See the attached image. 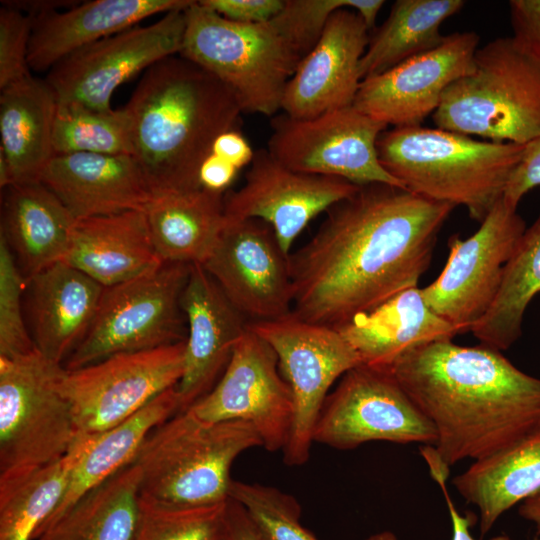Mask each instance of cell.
<instances>
[{"mask_svg":"<svg viewBox=\"0 0 540 540\" xmlns=\"http://www.w3.org/2000/svg\"><path fill=\"white\" fill-rule=\"evenodd\" d=\"M454 208L394 185L359 186L290 254L292 312L336 327L417 287Z\"/></svg>","mask_w":540,"mask_h":540,"instance_id":"obj_1","label":"cell"},{"mask_svg":"<svg viewBox=\"0 0 540 540\" xmlns=\"http://www.w3.org/2000/svg\"><path fill=\"white\" fill-rule=\"evenodd\" d=\"M388 368L433 424L434 447L421 449L431 474L492 455L540 429V379L501 351L438 340L415 347Z\"/></svg>","mask_w":540,"mask_h":540,"instance_id":"obj_2","label":"cell"},{"mask_svg":"<svg viewBox=\"0 0 540 540\" xmlns=\"http://www.w3.org/2000/svg\"><path fill=\"white\" fill-rule=\"evenodd\" d=\"M123 109L153 196L202 188L199 171L214 141L239 129L243 113L227 85L181 55L148 68Z\"/></svg>","mask_w":540,"mask_h":540,"instance_id":"obj_3","label":"cell"},{"mask_svg":"<svg viewBox=\"0 0 540 540\" xmlns=\"http://www.w3.org/2000/svg\"><path fill=\"white\" fill-rule=\"evenodd\" d=\"M525 148L422 125L393 127L377 141L381 165L404 189L463 206L478 222L503 197Z\"/></svg>","mask_w":540,"mask_h":540,"instance_id":"obj_4","label":"cell"},{"mask_svg":"<svg viewBox=\"0 0 540 540\" xmlns=\"http://www.w3.org/2000/svg\"><path fill=\"white\" fill-rule=\"evenodd\" d=\"M255 447L261 440L248 423L206 422L179 412L148 435L133 461L141 496L177 507L226 502L234 460Z\"/></svg>","mask_w":540,"mask_h":540,"instance_id":"obj_5","label":"cell"},{"mask_svg":"<svg viewBox=\"0 0 540 540\" xmlns=\"http://www.w3.org/2000/svg\"><path fill=\"white\" fill-rule=\"evenodd\" d=\"M437 128L526 145L540 135V63L512 36L479 46L432 115Z\"/></svg>","mask_w":540,"mask_h":540,"instance_id":"obj_6","label":"cell"},{"mask_svg":"<svg viewBox=\"0 0 540 540\" xmlns=\"http://www.w3.org/2000/svg\"><path fill=\"white\" fill-rule=\"evenodd\" d=\"M179 55L211 72L235 94L243 113L276 116L302 59L272 23L243 24L194 1L185 10Z\"/></svg>","mask_w":540,"mask_h":540,"instance_id":"obj_7","label":"cell"},{"mask_svg":"<svg viewBox=\"0 0 540 540\" xmlns=\"http://www.w3.org/2000/svg\"><path fill=\"white\" fill-rule=\"evenodd\" d=\"M64 371L37 349L0 357V478L62 458L81 437L62 392Z\"/></svg>","mask_w":540,"mask_h":540,"instance_id":"obj_8","label":"cell"},{"mask_svg":"<svg viewBox=\"0 0 540 540\" xmlns=\"http://www.w3.org/2000/svg\"><path fill=\"white\" fill-rule=\"evenodd\" d=\"M191 266L163 263L151 272L105 287L88 332L64 367L74 370L114 354L185 341L181 296Z\"/></svg>","mask_w":540,"mask_h":540,"instance_id":"obj_9","label":"cell"},{"mask_svg":"<svg viewBox=\"0 0 540 540\" xmlns=\"http://www.w3.org/2000/svg\"><path fill=\"white\" fill-rule=\"evenodd\" d=\"M249 326L274 350L290 388L293 419L283 461L301 466L310 457L315 424L331 386L360 365V358L335 327L304 320L293 312Z\"/></svg>","mask_w":540,"mask_h":540,"instance_id":"obj_10","label":"cell"},{"mask_svg":"<svg viewBox=\"0 0 540 540\" xmlns=\"http://www.w3.org/2000/svg\"><path fill=\"white\" fill-rule=\"evenodd\" d=\"M185 341L114 354L74 370L65 368L61 388L79 435L108 431L176 387L184 372Z\"/></svg>","mask_w":540,"mask_h":540,"instance_id":"obj_11","label":"cell"},{"mask_svg":"<svg viewBox=\"0 0 540 540\" xmlns=\"http://www.w3.org/2000/svg\"><path fill=\"white\" fill-rule=\"evenodd\" d=\"M436 430L388 367L360 364L328 394L314 443L351 450L371 441L435 445Z\"/></svg>","mask_w":540,"mask_h":540,"instance_id":"obj_12","label":"cell"},{"mask_svg":"<svg viewBox=\"0 0 540 540\" xmlns=\"http://www.w3.org/2000/svg\"><path fill=\"white\" fill-rule=\"evenodd\" d=\"M525 229L517 208L502 197L474 234L465 239L451 236L442 272L421 288L430 309L459 334L471 331L494 303L505 266Z\"/></svg>","mask_w":540,"mask_h":540,"instance_id":"obj_13","label":"cell"},{"mask_svg":"<svg viewBox=\"0 0 540 540\" xmlns=\"http://www.w3.org/2000/svg\"><path fill=\"white\" fill-rule=\"evenodd\" d=\"M387 127L353 105L309 119L276 115L267 150L296 171L337 177L358 186L383 183L403 188L378 157L377 141Z\"/></svg>","mask_w":540,"mask_h":540,"instance_id":"obj_14","label":"cell"},{"mask_svg":"<svg viewBox=\"0 0 540 540\" xmlns=\"http://www.w3.org/2000/svg\"><path fill=\"white\" fill-rule=\"evenodd\" d=\"M185 10L170 11L157 22L110 35L62 59L45 79L57 102L112 110V95L121 84L158 61L180 54Z\"/></svg>","mask_w":540,"mask_h":540,"instance_id":"obj_15","label":"cell"},{"mask_svg":"<svg viewBox=\"0 0 540 540\" xmlns=\"http://www.w3.org/2000/svg\"><path fill=\"white\" fill-rule=\"evenodd\" d=\"M187 410L206 422L248 423L270 452L284 450L293 419L292 395L278 358L250 326L217 383Z\"/></svg>","mask_w":540,"mask_h":540,"instance_id":"obj_16","label":"cell"},{"mask_svg":"<svg viewBox=\"0 0 540 540\" xmlns=\"http://www.w3.org/2000/svg\"><path fill=\"white\" fill-rule=\"evenodd\" d=\"M201 266L249 322L273 320L292 312L290 255L267 223L225 219Z\"/></svg>","mask_w":540,"mask_h":540,"instance_id":"obj_17","label":"cell"},{"mask_svg":"<svg viewBox=\"0 0 540 540\" xmlns=\"http://www.w3.org/2000/svg\"><path fill=\"white\" fill-rule=\"evenodd\" d=\"M358 185L341 178L293 170L266 149L255 151L244 184L225 196V219L267 223L283 249L291 248L308 223L353 195Z\"/></svg>","mask_w":540,"mask_h":540,"instance_id":"obj_18","label":"cell"},{"mask_svg":"<svg viewBox=\"0 0 540 540\" xmlns=\"http://www.w3.org/2000/svg\"><path fill=\"white\" fill-rule=\"evenodd\" d=\"M479 42L473 31L445 35L436 48L363 79L353 106L387 126H421L446 89L472 70Z\"/></svg>","mask_w":540,"mask_h":540,"instance_id":"obj_19","label":"cell"},{"mask_svg":"<svg viewBox=\"0 0 540 540\" xmlns=\"http://www.w3.org/2000/svg\"><path fill=\"white\" fill-rule=\"evenodd\" d=\"M369 31L356 11H336L287 83L281 107L284 114L309 119L352 106L362 81L360 62L370 40Z\"/></svg>","mask_w":540,"mask_h":540,"instance_id":"obj_20","label":"cell"},{"mask_svg":"<svg viewBox=\"0 0 540 540\" xmlns=\"http://www.w3.org/2000/svg\"><path fill=\"white\" fill-rule=\"evenodd\" d=\"M181 308L188 324L184 372L176 387L182 412L214 387L250 322L200 264L191 266Z\"/></svg>","mask_w":540,"mask_h":540,"instance_id":"obj_21","label":"cell"},{"mask_svg":"<svg viewBox=\"0 0 540 540\" xmlns=\"http://www.w3.org/2000/svg\"><path fill=\"white\" fill-rule=\"evenodd\" d=\"M40 183L62 202L75 220L144 211L153 198L132 155H53Z\"/></svg>","mask_w":540,"mask_h":540,"instance_id":"obj_22","label":"cell"},{"mask_svg":"<svg viewBox=\"0 0 540 540\" xmlns=\"http://www.w3.org/2000/svg\"><path fill=\"white\" fill-rule=\"evenodd\" d=\"M191 0H96L67 11L50 10L33 17L28 52L30 69L50 70L72 53L128 28L154 14L188 8Z\"/></svg>","mask_w":540,"mask_h":540,"instance_id":"obj_23","label":"cell"},{"mask_svg":"<svg viewBox=\"0 0 540 540\" xmlns=\"http://www.w3.org/2000/svg\"><path fill=\"white\" fill-rule=\"evenodd\" d=\"M36 349L62 364L88 332L104 288L66 262H59L27 280Z\"/></svg>","mask_w":540,"mask_h":540,"instance_id":"obj_24","label":"cell"},{"mask_svg":"<svg viewBox=\"0 0 540 540\" xmlns=\"http://www.w3.org/2000/svg\"><path fill=\"white\" fill-rule=\"evenodd\" d=\"M66 263L110 287L159 268L144 211L76 220Z\"/></svg>","mask_w":540,"mask_h":540,"instance_id":"obj_25","label":"cell"},{"mask_svg":"<svg viewBox=\"0 0 540 540\" xmlns=\"http://www.w3.org/2000/svg\"><path fill=\"white\" fill-rule=\"evenodd\" d=\"M358 354L361 364L388 367L405 352L458 330L433 312L421 288L411 287L335 327Z\"/></svg>","mask_w":540,"mask_h":540,"instance_id":"obj_26","label":"cell"},{"mask_svg":"<svg viewBox=\"0 0 540 540\" xmlns=\"http://www.w3.org/2000/svg\"><path fill=\"white\" fill-rule=\"evenodd\" d=\"M1 237L26 280L68 255L75 218L42 183L4 189Z\"/></svg>","mask_w":540,"mask_h":540,"instance_id":"obj_27","label":"cell"},{"mask_svg":"<svg viewBox=\"0 0 540 540\" xmlns=\"http://www.w3.org/2000/svg\"><path fill=\"white\" fill-rule=\"evenodd\" d=\"M56 96L44 79L32 75L0 90V152L12 184L40 182L53 157Z\"/></svg>","mask_w":540,"mask_h":540,"instance_id":"obj_28","label":"cell"},{"mask_svg":"<svg viewBox=\"0 0 540 540\" xmlns=\"http://www.w3.org/2000/svg\"><path fill=\"white\" fill-rule=\"evenodd\" d=\"M144 213L164 263L202 265L224 225L225 194L200 188L157 195Z\"/></svg>","mask_w":540,"mask_h":540,"instance_id":"obj_29","label":"cell"},{"mask_svg":"<svg viewBox=\"0 0 540 540\" xmlns=\"http://www.w3.org/2000/svg\"><path fill=\"white\" fill-rule=\"evenodd\" d=\"M452 483L479 510L480 532L485 535L503 513L540 491V429L475 460Z\"/></svg>","mask_w":540,"mask_h":540,"instance_id":"obj_30","label":"cell"},{"mask_svg":"<svg viewBox=\"0 0 540 540\" xmlns=\"http://www.w3.org/2000/svg\"><path fill=\"white\" fill-rule=\"evenodd\" d=\"M176 387L166 390L114 428L89 436L60 505L35 538L85 493L132 464L148 435L181 412Z\"/></svg>","mask_w":540,"mask_h":540,"instance_id":"obj_31","label":"cell"},{"mask_svg":"<svg viewBox=\"0 0 540 540\" xmlns=\"http://www.w3.org/2000/svg\"><path fill=\"white\" fill-rule=\"evenodd\" d=\"M140 470L130 464L79 498L34 540H132L140 511Z\"/></svg>","mask_w":540,"mask_h":540,"instance_id":"obj_32","label":"cell"},{"mask_svg":"<svg viewBox=\"0 0 540 540\" xmlns=\"http://www.w3.org/2000/svg\"><path fill=\"white\" fill-rule=\"evenodd\" d=\"M463 0H397L376 29L360 62L362 80L439 46L442 24L458 13Z\"/></svg>","mask_w":540,"mask_h":540,"instance_id":"obj_33","label":"cell"},{"mask_svg":"<svg viewBox=\"0 0 540 540\" xmlns=\"http://www.w3.org/2000/svg\"><path fill=\"white\" fill-rule=\"evenodd\" d=\"M89 436L62 458L0 478V540H33L60 505Z\"/></svg>","mask_w":540,"mask_h":540,"instance_id":"obj_34","label":"cell"},{"mask_svg":"<svg viewBox=\"0 0 540 540\" xmlns=\"http://www.w3.org/2000/svg\"><path fill=\"white\" fill-rule=\"evenodd\" d=\"M540 293V215L526 228L505 266L497 297L472 327L481 344L507 350L520 337L524 313Z\"/></svg>","mask_w":540,"mask_h":540,"instance_id":"obj_35","label":"cell"},{"mask_svg":"<svg viewBox=\"0 0 540 540\" xmlns=\"http://www.w3.org/2000/svg\"><path fill=\"white\" fill-rule=\"evenodd\" d=\"M52 147L54 155L93 153L132 155L125 110L98 111L77 103L57 102Z\"/></svg>","mask_w":540,"mask_h":540,"instance_id":"obj_36","label":"cell"},{"mask_svg":"<svg viewBox=\"0 0 540 540\" xmlns=\"http://www.w3.org/2000/svg\"><path fill=\"white\" fill-rule=\"evenodd\" d=\"M228 500L209 506L177 507L141 496L132 540H230Z\"/></svg>","mask_w":540,"mask_h":540,"instance_id":"obj_37","label":"cell"},{"mask_svg":"<svg viewBox=\"0 0 540 540\" xmlns=\"http://www.w3.org/2000/svg\"><path fill=\"white\" fill-rule=\"evenodd\" d=\"M384 3L383 0H284L281 11L270 22L303 58L317 44L336 11L344 8L356 11L371 30Z\"/></svg>","mask_w":540,"mask_h":540,"instance_id":"obj_38","label":"cell"},{"mask_svg":"<svg viewBox=\"0 0 540 540\" xmlns=\"http://www.w3.org/2000/svg\"><path fill=\"white\" fill-rule=\"evenodd\" d=\"M229 498L245 509L263 540H319L301 524L298 501L275 487L232 480Z\"/></svg>","mask_w":540,"mask_h":540,"instance_id":"obj_39","label":"cell"},{"mask_svg":"<svg viewBox=\"0 0 540 540\" xmlns=\"http://www.w3.org/2000/svg\"><path fill=\"white\" fill-rule=\"evenodd\" d=\"M27 280L6 241L0 238V357L14 358L36 350L22 312Z\"/></svg>","mask_w":540,"mask_h":540,"instance_id":"obj_40","label":"cell"},{"mask_svg":"<svg viewBox=\"0 0 540 540\" xmlns=\"http://www.w3.org/2000/svg\"><path fill=\"white\" fill-rule=\"evenodd\" d=\"M33 17L3 4L0 9V90L30 74L28 52Z\"/></svg>","mask_w":540,"mask_h":540,"instance_id":"obj_41","label":"cell"},{"mask_svg":"<svg viewBox=\"0 0 540 540\" xmlns=\"http://www.w3.org/2000/svg\"><path fill=\"white\" fill-rule=\"evenodd\" d=\"M512 37L540 63V0L509 1Z\"/></svg>","mask_w":540,"mask_h":540,"instance_id":"obj_42","label":"cell"},{"mask_svg":"<svg viewBox=\"0 0 540 540\" xmlns=\"http://www.w3.org/2000/svg\"><path fill=\"white\" fill-rule=\"evenodd\" d=\"M223 18L243 24L265 23L282 9L284 0H200Z\"/></svg>","mask_w":540,"mask_h":540,"instance_id":"obj_43","label":"cell"},{"mask_svg":"<svg viewBox=\"0 0 540 540\" xmlns=\"http://www.w3.org/2000/svg\"><path fill=\"white\" fill-rule=\"evenodd\" d=\"M540 186V135L526 144L521 161L512 172L503 199L517 208L523 196Z\"/></svg>","mask_w":540,"mask_h":540,"instance_id":"obj_44","label":"cell"},{"mask_svg":"<svg viewBox=\"0 0 540 540\" xmlns=\"http://www.w3.org/2000/svg\"><path fill=\"white\" fill-rule=\"evenodd\" d=\"M255 151L239 129L219 135L213 143L211 154L233 165L237 169L249 165Z\"/></svg>","mask_w":540,"mask_h":540,"instance_id":"obj_45","label":"cell"},{"mask_svg":"<svg viewBox=\"0 0 540 540\" xmlns=\"http://www.w3.org/2000/svg\"><path fill=\"white\" fill-rule=\"evenodd\" d=\"M238 171L233 165L210 154L199 171L200 185L207 190L224 193Z\"/></svg>","mask_w":540,"mask_h":540,"instance_id":"obj_46","label":"cell"},{"mask_svg":"<svg viewBox=\"0 0 540 540\" xmlns=\"http://www.w3.org/2000/svg\"><path fill=\"white\" fill-rule=\"evenodd\" d=\"M227 514L230 540H263L245 509L231 498L227 502Z\"/></svg>","mask_w":540,"mask_h":540,"instance_id":"obj_47","label":"cell"},{"mask_svg":"<svg viewBox=\"0 0 540 540\" xmlns=\"http://www.w3.org/2000/svg\"><path fill=\"white\" fill-rule=\"evenodd\" d=\"M446 481L444 479L436 481L438 485L440 486L444 498L448 507V511L451 518L452 523V540H476L473 538V536L470 533V526L473 525L475 518L473 515L467 514L466 516L461 515L458 510L456 509L455 505L453 504L447 487H446ZM490 540H511L509 537L505 535H499L496 537H493Z\"/></svg>","mask_w":540,"mask_h":540,"instance_id":"obj_48","label":"cell"},{"mask_svg":"<svg viewBox=\"0 0 540 540\" xmlns=\"http://www.w3.org/2000/svg\"><path fill=\"white\" fill-rule=\"evenodd\" d=\"M518 513L525 520L534 524L536 534L540 536V491L524 500Z\"/></svg>","mask_w":540,"mask_h":540,"instance_id":"obj_49","label":"cell"},{"mask_svg":"<svg viewBox=\"0 0 540 540\" xmlns=\"http://www.w3.org/2000/svg\"><path fill=\"white\" fill-rule=\"evenodd\" d=\"M366 540H397V537L391 531H382L369 536Z\"/></svg>","mask_w":540,"mask_h":540,"instance_id":"obj_50","label":"cell"},{"mask_svg":"<svg viewBox=\"0 0 540 540\" xmlns=\"http://www.w3.org/2000/svg\"><path fill=\"white\" fill-rule=\"evenodd\" d=\"M533 540H539V539H536V538H535V539H533Z\"/></svg>","mask_w":540,"mask_h":540,"instance_id":"obj_51","label":"cell"}]
</instances>
